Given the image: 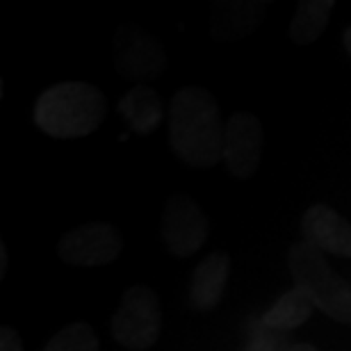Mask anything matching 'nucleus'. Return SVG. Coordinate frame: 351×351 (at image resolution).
Listing matches in <instances>:
<instances>
[{
    "label": "nucleus",
    "instance_id": "obj_1",
    "mask_svg": "<svg viewBox=\"0 0 351 351\" xmlns=\"http://www.w3.org/2000/svg\"><path fill=\"white\" fill-rule=\"evenodd\" d=\"M169 144L182 162L208 169L221 160L223 125L215 98L201 87H182L169 110Z\"/></svg>",
    "mask_w": 351,
    "mask_h": 351
},
{
    "label": "nucleus",
    "instance_id": "obj_2",
    "mask_svg": "<svg viewBox=\"0 0 351 351\" xmlns=\"http://www.w3.org/2000/svg\"><path fill=\"white\" fill-rule=\"evenodd\" d=\"M105 117V98L94 85L82 80L58 82L48 87L34 105V123L46 135L75 139L91 135Z\"/></svg>",
    "mask_w": 351,
    "mask_h": 351
},
{
    "label": "nucleus",
    "instance_id": "obj_3",
    "mask_svg": "<svg viewBox=\"0 0 351 351\" xmlns=\"http://www.w3.org/2000/svg\"><path fill=\"white\" fill-rule=\"evenodd\" d=\"M287 265H290L294 287H299L315 308L324 311L335 322L351 324V285L331 269L319 249H315L306 240L292 244Z\"/></svg>",
    "mask_w": 351,
    "mask_h": 351
},
{
    "label": "nucleus",
    "instance_id": "obj_4",
    "mask_svg": "<svg viewBox=\"0 0 351 351\" xmlns=\"http://www.w3.org/2000/svg\"><path fill=\"white\" fill-rule=\"evenodd\" d=\"M160 328H162V308L158 294L146 285L128 287L117 313L112 315V338L130 351H146L158 342Z\"/></svg>",
    "mask_w": 351,
    "mask_h": 351
},
{
    "label": "nucleus",
    "instance_id": "obj_5",
    "mask_svg": "<svg viewBox=\"0 0 351 351\" xmlns=\"http://www.w3.org/2000/svg\"><path fill=\"white\" fill-rule=\"evenodd\" d=\"M123 251L121 233L105 221H91L73 228L58 244L60 261L73 267H103Z\"/></svg>",
    "mask_w": 351,
    "mask_h": 351
},
{
    "label": "nucleus",
    "instance_id": "obj_6",
    "mask_svg": "<svg viewBox=\"0 0 351 351\" xmlns=\"http://www.w3.org/2000/svg\"><path fill=\"white\" fill-rule=\"evenodd\" d=\"M208 217L194 199L178 194L167 201L162 213V240L171 256L187 258L196 254L208 242Z\"/></svg>",
    "mask_w": 351,
    "mask_h": 351
},
{
    "label": "nucleus",
    "instance_id": "obj_7",
    "mask_svg": "<svg viewBox=\"0 0 351 351\" xmlns=\"http://www.w3.org/2000/svg\"><path fill=\"white\" fill-rule=\"evenodd\" d=\"M263 123L256 114L237 112L223 123L221 160L235 178H251L263 160Z\"/></svg>",
    "mask_w": 351,
    "mask_h": 351
},
{
    "label": "nucleus",
    "instance_id": "obj_8",
    "mask_svg": "<svg viewBox=\"0 0 351 351\" xmlns=\"http://www.w3.org/2000/svg\"><path fill=\"white\" fill-rule=\"evenodd\" d=\"M114 64L125 78L146 82L162 75L167 69V55L162 46L142 27L123 25L114 37Z\"/></svg>",
    "mask_w": 351,
    "mask_h": 351
},
{
    "label": "nucleus",
    "instance_id": "obj_9",
    "mask_svg": "<svg viewBox=\"0 0 351 351\" xmlns=\"http://www.w3.org/2000/svg\"><path fill=\"white\" fill-rule=\"evenodd\" d=\"M301 230L306 242L322 254L351 258V223L326 203H315L306 210Z\"/></svg>",
    "mask_w": 351,
    "mask_h": 351
},
{
    "label": "nucleus",
    "instance_id": "obj_10",
    "mask_svg": "<svg viewBox=\"0 0 351 351\" xmlns=\"http://www.w3.org/2000/svg\"><path fill=\"white\" fill-rule=\"evenodd\" d=\"M230 261L223 251H213L196 265L189 280V299L199 311H213L226 292Z\"/></svg>",
    "mask_w": 351,
    "mask_h": 351
},
{
    "label": "nucleus",
    "instance_id": "obj_11",
    "mask_svg": "<svg viewBox=\"0 0 351 351\" xmlns=\"http://www.w3.org/2000/svg\"><path fill=\"white\" fill-rule=\"evenodd\" d=\"M119 110L130 128L139 135H149L162 121V101L149 85H137L125 91Z\"/></svg>",
    "mask_w": 351,
    "mask_h": 351
},
{
    "label": "nucleus",
    "instance_id": "obj_12",
    "mask_svg": "<svg viewBox=\"0 0 351 351\" xmlns=\"http://www.w3.org/2000/svg\"><path fill=\"white\" fill-rule=\"evenodd\" d=\"M315 304L306 297L299 287H292L290 292H285L269 311L265 313V317L261 319V324L265 328H269L274 333H287L294 328L304 326L313 315Z\"/></svg>",
    "mask_w": 351,
    "mask_h": 351
},
{
    "label": "nucleus",
    "instance_id": "obj_13",
    "mask_svg": "<svg viewBox=\"0 0 351 351\" xmlns=\"http://www.w3.org/2000/svg\"><path fill=\"white\" fill-rule=\"evenodd\" d=\"M333 7V0H301L290 23V39L299 46L317 41L326 30Z\"/></svg>",
    "mask_w": 351,
    "mask_h": 351
},
{
    "label": "nucleus",
    "instance_id": "obj_14",
    "mask_svg": "<svg viewBox=\"0 0 351 351\" xmlns=\"http://www.w3.org/2000/svg\"><path fill=\"white\" fill-rule=\"evenodd\" d=\"M263 5L251 3H228L226 10H215V30L221 37H242L244 32H251L261 16Z\"/></svg>",
    "mask_w": 351,
    "mask_h": 351
},
{
    "label": "nucleus",
    "instance_id": "obj_15",
    "mask_svg": "<svg viewBox=\"0 0 351 351\" xmlns=\"http://www.w3.org/2000/svg\"><path fill=\"white\" fill-rule=\"evenodd\" d=\"M44 351H101V340L87 322H73L55 333Z\"/></svg>",
    "mask_w": 351,
    "mask_h": 351
},
{
    "label": "nucleus",
    "instance_id": "obj_16",
    "mask_svg": "<svg viewBox=\"0 0 351 351\" xmlns=\"http://www.w3.org/2000/svg\"><path fill=\"white\" fill-rule=\"evenodd\" d=\"M247 351H290V347H287L283 335L274 333V331H269V328L263 326L261 331L254 333V338H251V345L247 347Z\"/></svg>",
    "mask_w": 351,
    "mask_h": 351
},
{
    "label": "nucleus",
    "instance_id": "obj_17",
    "mask_svg": "<svg viewBox=\"0 0 351 351\" xmlns=\"http://www.w3.org/2000/svg\"><path fill=\"white\" fill-rule=\"evenodd\" d=\"M0 351H23L19 333L10 326H5L3 331H0Z\"/></svg>",
    "mask_w": 351,
    "mask_h": 351
},
{
    "label": "nucleus",
    "instance_id": "obj_18",
    "mask_svg": "<svg viewBox=\"0 0 351 351\" xmlns=\"http://www.w3.org/2000/svg\"><path fill=\"white\" fill-rule=\"evenodd\" d=\"M290 351H317L313 345H306V342H297V345H290Z\"/></svg>",
    "mask_w": 351,
    "mask_h": 351
},
{
    "label": "nucleus",
    "instance_id": "obj_19",
    "mask_svg": "<svg viewBox=\"0 0 351 351\" xmlns=\"http://www.w3.org/2000/svg\"><path fill=\"white\" fill-rule=\"evenodd\" d=\"M345 48H347V53L351 55V25L347 27V32H345Z\"/></svg>",
    "mask_w": 351,
    "mask_h": 351
}]
</instances>
